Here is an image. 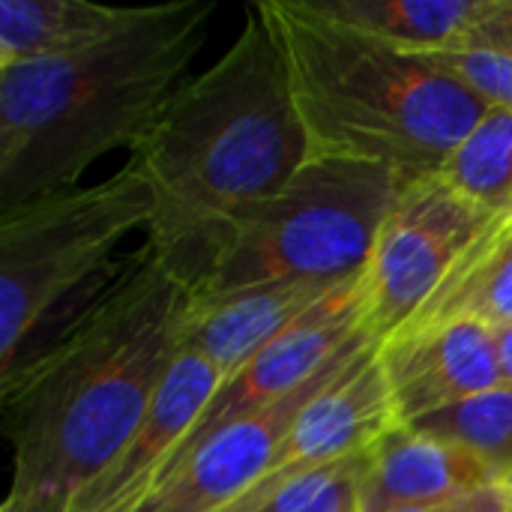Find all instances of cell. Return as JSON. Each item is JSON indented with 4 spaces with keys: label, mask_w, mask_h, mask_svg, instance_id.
Masks as SVG:
<instances>
[{
    "label": "cell",
    "mask_w": 512,
    "mask_h": 512,
    "mask_svg": "<svg viewBox=\"0 0 512 512\" xmlns=\"http://www.w3.org/2000/svg\"><path fill=\"white\" fill-rule=\"evenodd\" d=\"M192 303V279L150 243L123 258L117 276L0 384L18 498L72 504L141 426L171 363Z\"/></svg>",
    "instance_id": "1"
},
{
    "label": "cell",
    "mask_w": 512,
    "mask_h": 512,
    "mask_svg": "<svg viewBox=\"0 0 512 512\" xmlns=\"http://www.w3.org/2000/svg\"><path fill=\"white\" fill-rule=\"evenodd\" d=\"M309 159L279 39L252 3L231 48L189 78L132 147L129 165L153 192L144 243L195 282L231 219L276 195Z\"/></svg>",
    "instance_id": "2"
},
{
    "label": "cell",
    "mask_w": 512,
    "mask_h": 512,
    "mask_svg": "<svg viewBox=\"0 0 512 512\" xmlns=\"http://www.w3.org/2000/svg\"><path fill=\"white\" fill-rule=\"evenodd\" d=\"M213 0L141 6L78 54L0 69V213L72 189L117 147H135L204 45Z\"/></svg>",
    "instance_id": "3"
},
{
    "label": "cell",
    "mask_w": 512,
    "mask_h": 512,
    "mask_svg": "<svg viewBox=\"0 0 512 512\" xmlns=\"http://www.w3.org/2000/svg\"><path fill=\"white\" fill-rule=\"evenodd\" d=\"M258 3L279 39L312 156L375 162L402 180L438 174L489 111L426 57L369 39L306 0Z\"/></svg>",
    "instance_id": "4"
},
{
    "label": "cell",
    "mask_w": 512,
    "mask_h": 512,
    "mask_svg": "<svg viewBox=\"0 0 512 512\" xmlns=\"http://www.w3.org/2000/svg\"><path fill=\"white\" fill-rule=\"evenodd\" d=\"M150 219L153 192L129 162L102 183L0 213V384L27 366L48 327L63 333V312L78 315L117 276L114 252Z\"/></svg>",
    "instance_id": "5"
},
{
    "label": "cell",
    "mask_w": 512,
    "mask_h": 512,
    "mask_svg": "<svg viewBox=\"0 0 512 512\" xmlns=\"http://www.w3.org/2000/svg\"><path fill=\"white\" fill-rule=\"evenodd\" d=\"M402 183L375 162L312 156L276 195L231 219L192 282V297L360 276Z\"/></svg>",
    "instance_id": "6"
},
{
    "label": "cell",
    "mask_w": 512,
    "mask_h": 512,
    "mask_svg": "<svg viewBox=\"0 0 512 512\" xmlns=\"http://www.w3.org/2000/svg\"><path fill=\"white\" fill-rule=\"evenodd\" d=\"M489 219L441 174L399 186L363 270V321L378 345L411 324Z\"/></svg>",
    "instance_id": "7"
},
{
    "label": "cell",
    "mask_w": 512,
    "mask_h": 512,
    "mask_svg": "<svg viewBox=\"0 0 512 512\" xmlns=\"http://www.w3.org/2000/svg\"><path fill=\"white\" fill-rule=\"evenodd\" d=\"M369 345L378 342L363 333L324 372H318L282 402L234 420L195 444L180 462L159 474L153 489L129 512H222L231 507L264 477L297 414Z\"/></svg>",
    "instance_id": "8"
},
{
    "label": "cell",
    "mask_w": 512,
    "mask_h": 512,
    "mask_svg": "<svg viewBox=\"0 0 512 512\" xmlns=\"http://www.w3.org/2000/svg\"><path fill=\"white\" fill-rule=\"evenodd\" d=\"M363 333L369 330L363 321V273H360L342 282L330 297H324L315 309H309L297 324H291L282 336L264 345L255 357H249L237 372L222 378L210 405L201 411V417L195 420L189 435L180 441V447L171 453L165 468L180 462L195 444H201L222 426L243 420L249 414H258L282 402L294 390H300L306 381L324 372Z\"/></svg>",
    "instance_id": "9"
},
{
    "label": "cell",
    "mask_w": 512,
    "mask_h": 512,
    "mask_svg": "<svg viewBox=\"0 0 512 512\" xmlns=\"http://www.w3.org/2000/svg\"><path fill=\"white\" fill-rule=\"evenodd\" d=\"M393 423L414 426L504 384L498 333L483 324H444L378 345Z\"/></svg>",
    "instance_id": "10"
},
{
    "label": "cell",
    "mask_w": 512,
    "mask_h": 512,
    "mask_svg": "<svg viewBox=\"0 0 512 512\" xmlns=\"http://www.w3.org/2000/svg\"><path fill=\"white\" fill-rule=\"evenodd\" d=\"M222 375L189 351H177L141 426L72 501V512H129L156 483L171 453L210 405Z\"/></svg>",
    "instance_id": "11"
},
{
    "label": "cell",
    "mask_w": 512,
    "mask_h": 512,
    "mask_svg": "<svg viewBox=\"0 0 512 512\" xmlns=\"http://www.w3.org/2000/svg\"><path fill=\"white\" fill-rule=\"evenodd\" d=\"M390 426L393 405L387 378L378 360V345H369L297 414L291 432L255 486H273L291 474L315 471L363 453Z\"/></svg>",
    "instance_id": "12"
},
{
    "label": "cell",
    "mask_w": 512,
    "mask_h": 512,
    "mask_svg": "<svg viewBox=\"0 0 512 512\" xmlns=\"http://www.w3.org/2000/svg\"><path fill=\"white\" fill-rule=\"evenodd\" d=\"M501 480L462 447L393 423L375 444L360 492V512L450 510Z\"/></svg>",
    "instance_id": "13"
},
{
    "label": "cell",
    "mask_w": 512,
    "mask_h": 512,
    "mask_svg": "<svg viewBox=\"0 0 512 512\" xmlns=\"http://www.w3.org/2000/svg\"><path fill=\"white\" fill-rule=\"evenodd\" d=\"M339 285L342 282H279L210 300L192 297L180 330V351L201 357L228 378Z\"/></svg>",
    "instance_id": "14"
},
{
    "label": "cell",
    "mask_w": 512,
    "mask_h": 512,
    "mask_svg": "<svg viewBox=\"0 0 512 512\" xmlns=\"http://www.w3.org/2000/svg\"><path fill=\"white\" fill-rule=\"evenodd\" d=\"M444 324H483L489 330L512 327V210L486 222L402 333Z\"/></svg>",
    "instance_id": "15"
},
{
    "label": "cell",
    "mask_w": 512,
    "mask_h": 512,
    "mask_svg": "<svg viewBox=\"0 0 512 512\" xmlns=\"http://www.w3.org/2000/svg\"><path fill=\"white\" fill-rule=\"evenodd\" d=\"M138 9L90 0H0V69L99 45L120 33Z\"/></svg>",
    "instance_id": "16"
},
{
    "label": "cell",
    "mask_w": 512,
    "mask_h": 512,
    "mask_svg": "<svg viewBox=\"0 0 512 512\" xmlns=\"http://www.w3.org/2000/svg\"><path fill=\"white\" fill-rule=\"evenodd\" d=\"M315 12L348 24L405 54L456 51L468 42L483 0H306Z\"/></svg>",
    "instance_id": "17"
},
{
    "label": "cell",
    "mask_w": 512,
    "mask_h": 512,
    "mask_svg": "<svg viewBox=\"0 0 512 512\" xmlns=\"http://www.w3.org/2000/svg\"><path fill=\"white\" fill-rule=\"evenodd\" d=\"M486 213L512 210V114L489 108L438 171Z\"/></svg>",
    "instance_id": "18"
},
{
    "label": "cell",
    "mask_w": 512,
    "mask_h": 512,
    "mask_svg": "<svg viewBox=\"0 0 512 512\" xmlns=\"http://www.w3.org/2000/svg\"><path fill=\"white\" fill-rule=\"evenodd\" d=\"M372 447L333 465L291 474L273 486H255L222 512H360V492Z\"/></svg>",
    "instance_id": "19"
},
{
    "label": "cell",
    "mask_w": 512,
    "mask_h": 512,
    "mask_svg": "<svg viewBox=\"0 0 512 512\" xmlns=\"http://www.w3.org/2000/svg\"><path fill=\"white\" fill-rule=\"evenodd\" d=\"M414 429L468 450L486 462L501 483L512 480V384L507 381L414 423Z\"/></svg>",
    "instance_id": "20"
},
{
    "label": "cell",
    "mask_w": 512,
    "mask_h": 512,
    "mask_svg": "<svg viewBox=\"0 0 512 512\" xmlns=\"http://www.w3.org/2000/svg\"><path fill=\"white\" fill-rule=\"evenodd\" d=\"M438 69H444L450 78L465 84L477 99H483L489 108H501L512 114V57L498 51H480V48H462V51H435L420 54Z\"/></svg>",
    "instance_id": "21"
},
{
    "label": "cell",
    "mask_w": 512,
    "mask_h": 512,
    "mask_svg": "<svg viewBox=\"0 0 512 512\" xmlns=\"http://www.w3.org/2000/svg\"><path fill=\"white\" fill-rule=\"evenodd\" d=\"M462 48L498 51L512 57V0H483L474 30ZM456 48V51H462Z\"/></svg>",
    "instance_id": "22"
},
{
    "label": "cell",
    "mask_w": 512,
    "mask_h": 512,
    "mask_svg": "<svg viewBox=\"0 0 512 512\" xmlns=\"http://www.w3.org/2000/svg\"><path fill=\"white\" fill-rule=\"evenodd\" d=\"M0 512H72V504L48 501V498H18V495H6Z\"/></svg>",
    "instance_id": "23"
},
{
    "label": "cell",
    "mask_w": 512,
    "mask_h": 512,
    "mask_svg": "<svg viewBox=\"0 0 512 512\" xmlns=\"http://www.w3.org/2000/svg\"><path fill=\"white\" fill-rule=\"evenodd\" d=\"M498 333V354H501V372L504 381L512 384V327L507 330H495Z\"/></svg>",
    "instance_id": "24"
},
{
    "label": "cell",
    "mask_w": 512,
    "mask_h": 512,
    "mask_svg": "<svg viewBox=\"0 0 512 512\" xmlns=\"http://www.w3.org/2000/svg\"><path fill=\"white\" fill-rule=\"evenodd\" d=\"M498 492H501L504 510L512 512V480H504V483H498Z\"/></svg>",
    "instance_id": "25"
},
{
    "label": "cell",
    "mask_w": 512,
    "mask_h": 512,
    "mask_svg": "<svg viewBox=\"0 0 512 512\" xmlns=\"http://www.w3.org/2000/svg\"><path fill=\"white\" fill-rule=\"evenodd\" d=\"M399 512H456V510H399Z\"/></svg>",
    "instance_id": "26"
}]
</instances>
